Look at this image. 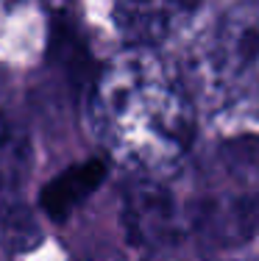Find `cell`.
I'll return each instance as SVG.
<instances>
[{"label": "cell", "instance_id": "6da1fadb", "mask_svg": "<svg viewBox=\"0 0 259 261\" xmlns=\"http://www.w3.org/2000/svg\"><path fill=\"white\" fill-rule=\"evenodd\" d=\"M103 145L143 178L170 172L195 136V109L178 70L153 47L128 45L106 61L89 95Z\"/></svg>", "mask_w": 259, "mask_h": 261}, {"label": "cell", "instance_id": "7a4b0ae2", "mask_svg": "<svg viewBox=\"0 0 259 261\" xmlns=\"http://www.w3.org/2000/svg\"><path fill=\"white\" fill-rule=\"evenodd\" d=\"M212 72L237 103H259V0H240L218 22Z\"/></svg>", "mask_w": 259, "mask_h": 261}, {"label": "cell", "instance_id": "3957f363", "mask_svg": "<svg viewBox=\"0 0 259 261\" xmlns=\"http://www.w3.org/2000/svg\"><path fill=\"white\" fill-rule=\"evenodd\" d=\"M198 6L201 0H112V17L128 45L156 47L187 25Z\"/></svg>", "mask_w": 259, "mask_h": 261}, {"label": "cell", "instance_id": "277c9868", "mask_svg": "<svg viewBox=\"0 0 259 261\" xmlns=\"http://www.w3.org/2000/svg\"><path fill=\"white\" fill-rule=\"evenodd\" d=\"M123 214H126V228L131 239L145 245L148 250L181 236L173 197L156 178H143L128 189Z\"/></svg>", "mask_w": 259, "mask_h": 261}, {"label": "cell", "instance_id": "5b68a950", "mask_svg": "<svg viewBox=\"0 0 259 261\" xmlns=\"http://www.w3.org/2000/svg\"><path fill=\"white\" fill-rule=\"evenodd\" d=\"M31 172V145L6 114H0V211H11Z\"/></svg>", "mask_w": 259, "mask_h": 261}, {"label": "cell", "instance_id": "8992f818", "mask_svg": "<svg viewBox=\"0 0 259 261\" xmlns=\"http://www.w3.org/2000/svg\"><path fill=\"white\" fill-rule=\"evenodd\" d=\"M103 161L89 159L84 164H76L70 170H64L56 181H51L42 189V208L56 220H64L76 206H81L86 197L98 189V184L103 181Z\"/></svg>", "mask_w": 259, "mask_h": 261}]
</instances>
